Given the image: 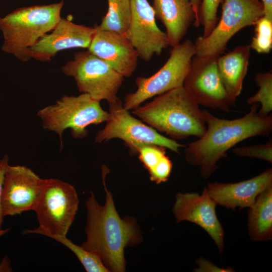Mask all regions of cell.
Here are the masks:
<instances>
[{
	"instance_id": "5bb4252c",
	"label": "cell",
	"mask_w": 272,
	"mask_h": 272,
	"mask_svg": "<svg viewBox=\"0 0 272 272\" xmlns=\"http://www.w3.org/2000/svg\"><path fill=\"white\" fill-rule=\"evenodd\" d=\"M173 207L177 222L187 221L205 230L217 246L221 254L224 248V230L216 213L217 203L210 197L207 188L198 193H178Z\"/></svg>"
},
{
	"instance_id": "7a4b0ae2",
	"label": "cell",
	"mask_w": 272,
	"mask_h": 272,
	"mask_svg": "<svg viewBox=\"0 0 272 272\" xmlns=\"http://www.w3.org/2000/svg\"><path fill=\"white\" fill-rule=\"evenodd\" d=\"M102 171L105 202L100 205L94 193L90 192L86 201L87 239L81 246L97 254L109 271L123 272L126 267L124 249L140 243L142 236L134 218H121L119 216L112 193L106 186L107 169L104 168Z\"/></svg>"
},
{
	"instance_id": "7c38bea8",
	"label": "cell",
	"mask_w": 272,
	"mask_h": 272,
	"mask_svg": "<svg viewBox=\"0 0 272 272\" xmlns=\"http://www.w3.org/2000/svg\"><path fill=\"white\" fill-rule=\"evenodd\" d=\"M46 179L31 169L8 165L3 187L1 208L4 217L34 211L42 193Z\"/></svg>"
},
{
	"instance_id": "2e32d148",
	"label": "cell",
	"mask_w": 272,
	"mask_h": 272,
	"mask_svg": "<svg viewBox=\"0 0 272 272\" xmlns=\"http://www.w3.org/2000/svg\"><path fill=\"white\" fill-rule=\"evenodd\" d=\"M96 32L88 50L123 77H130L138 66V53L125 34L101 30Z\"/></svg>"
},
{
	"instance_id": "4316f807",
	"label": "cell",
	"mask_w": 272,
	"mask_h": 272,
	"mask_svg": "<svg viewBox=\"0 0 272 272\" xmlns=\"http://www.w3.org/2000/svg\"><path fill=\"white\" fill-rule=\"evenodd\" d=\"M233 153L239 157L255 158L269 163L272 162V140L263 144L239 147L232 150Z\"/></svg>"
},
{
	"instance_id": "ffe728a7",
	"label": "cell",
	"mask_w": 272,
	"mask_h": 272,
	"mask_svg": "<svg viewBox=\"0 0 272 272\" xmlns=\"http://www.w3.org/2000/svg\"><path fill=\"white\" fill-rule=\"evenodd\" d=\"M250 239L266 241L272 239V183L256 197L248 211Z\"/></svg>"
},
{
	"instance_id": "5b68a950",
	"label": "cell",
	"mask_w": 272,
	"mask_h": 272,
	"mask_svg": "<svg viewBox=\"0 0 272 272\" xmlns=\"http://www.w3.org/2000/svg\"><path fill=\"white\" fill-rule=\"evenodd\" d=\"M37 114L43 128L58 135L61 148L62 135L65 129H70L75 138H84L88 134V126L106 122L109 118V112L102 108L100 101L86 93L64 95L55 104L40 109Z\"/></svg>"
},
{
	"instance_id": "484cf974",
	"label": "cell",
	"mask_w": 272,
	"mask_h": 272,
	"mask_svg": "<svg viewBox=\"0 0 272 272\" xmlns=\"http://www.w3.org/2000/svg\"><path fill=\"white\" fill-rule=\"evenodd\" d=\"M166 149L156 145H146L138 149L137 154L140 161L149 172L166 155Z\"/></svg>"
},
{
	"instance_id": "6da1fadb",
	"label": "cell",
	"mask_w": 272,
	"mask_h": 272,
	"mask_svg": "<svg viewBox=\"0 0 272 272\" xmlns=\"http://www.w3.org/2000/svg\"><path fill=\"white\" fill-rule=\"evenodd\" d=\"M243 117L225 119L202 110L207 129L200 138L185 146V159L190 165L200 167L201 176L209 178L218 169V162L238 143L257 136L268 137L272 132V115H262L258 103L251 105Z\"/></svg>"
},
{
	"instance_id": "4dcf8cb0",
	"label": "cell",
	"mask_w": 272,
	"mask_h": 272,
	"mask_svg": "<svg viewBox=\"0 0 272 272\" xmlns=\"http://www.w3.org/2000/svg\"><path fill=\"white\" fill-rule=\"evenodd\" d=\"M201 1L202 0H190L195 15V20L193 25L196 28L200 26L199 14Z\"/></svg>"
},
{
	"instance_id": "8992f818",
	"label": "cell",
	"mask_w": 272,
	"mask_h": 272,
	"mask_svg": "<svg viewBox=\"0 0 272 272\" xmlns=\"http://www.w3.org/2000/svg\"><path fill=\"white\" fill-rule=\"evenodd\" d=\"M79 200L73 186L55 178L46 179L34 210L39 226L26 229L23 234H39L48 237L66 236L78 210Z\"/></svg>"
},
{
	"instance_id": "30bf717a",
	"label": "cell",
	"mask_w": 272,
	"mask_h": 272,
	"mask_svg": "<svg viewBox=\"0 0 272 272\" xmlns=\"http://www.w3.org/2000/svg\"><path fill=\"white\" fill-rule=\"evenodd\" d=\"M109 118L104 127L96 134L95 141L101 143L119 139L129 148L132 154L146 145H156L179 153L185 145L161 134L156 129L130 115L119 99L109 103Z\"/></svg>"
},
{
	"instance_id": "1f68e13d",
	"label": "cell",
	"mask_w": 272,
	"mask_h": 272,
	"mask_svg": "<svg viewBox=\"0 0 272 272\" xmlns=\"http://www.w3.org/2000/svg\"><path fill=\"white\" fill-rule=\"evenodd\" d=\"M263 8L264 15L272 19V0H261Z\"/></svg>"
},
{
	"instance_id": "f1b7e54d",
	"label": "cell",
	"mask_w": 272,
	"mask_h": 272,
	"mask_svg": "<svg viewBox=\"0 0 272 272\" xmlns=\"http://www.w3.org/2000/svg\"><path fill=\"white\" fill-rule=\"evenodd\" d=\"M196 263L199 265V268L194 269V271L197 272H231L234 269L230 267L221 268L218 267L212 262L208 261L203 257L198 258Z\"/></svg>"
},
{
	"instance_id": "836d02e7",
	"label": "cell",
	"mask_w": 272,
	"mask_h": 272,
	"mask_svg": "<svg viewBox=\"0 0 272 272\" xmlns=\"http://www.w3.org/2000/svg\"><path fill=\"white\" fill-rule=\"evenodd\" d=\"M9 228L6 229H0V237L6 234L9 231Z\"/></svg>"
},
{
	"instance_id": "cb8c5ba5",
	"label": "cell",
	"mask_w": 272,
	"mask_h": 272,
	"mask_svg": "<svg viewBox=\"0 0 272 272\" xmlns=\"http://www.w3.org/2000/svg\"><path fill=\"white\" fill-rule=\"evenodd\" d=\"M254 36L249 45L259 53H268L272 48V19L263 15L254 25Z\"/></svg>"
},
{
	"instance_id": "d4e9b609",
	"label": "cell",
	"mask_w": 272,
	"mask_h": 272,
	"mask_svg": "<svg viewBox=\"0 0 272 272\" xmlns=\"http://www.w3.org/2000/svg\"><path fill=\"white\" fill-rule=\"evenodd\" d=\"M223 0H202L199 14L200 25L203 27V37L207 36L216 26L217 11Z\"/></svg>"
},
{
	"instance_id": "603a6c76",
	"label": "cell",
	"mask_w": 272,
	"mask_h": 272,
	"mask_svg": "<svg viewBox=\"0 0 272 272\" xmlns=\"http://www.w3.org/2000/svg\"><path fill=\"white\" fill-rule=\"evenodd\" d=\"M52 238L70 249L78 257L87 272H108L101 258L96 253L74 243L66 236H53Z\"/></svg>"
},
{
	"instance_id": "d6a6232c",
	"label": "cell",
	"mask_w": 272,
	"mask_h": 272,
	"mask_svg": "<svg viewBox=\"0 0 272 272\" xmlns=\"http://www.w3.org/2000/svg\"><path fill=\"white\" fill-rule=\"evenodd\" d=\"M9 265L10 263L7 261V259H4L3 261L0 263V271L10 269Z\"/></svg>"
},
{
	"instance_id": "9a60e30c",
	"label": "cell",
	"mask_w": 272,
	"mask_h": 272,
	"mask_svg": "<svg viewBox=\"0 0 272 272\" xmlns=\"http://www.w3.org/2000/svg\"><path fill=\"white\" fill-rule=\"evenodd\" d=\"M95 27L77 24L62 19L54 29L43 36L28 51V56L41 61L51 60L59 51L88 48L96 32Z\"/></svg>"
},
{
	"instance_id": "44dd1931",
	"label": "cell",
	"mask_w": 272,
	"mask_h": 272,
	"mask_svg": "<svg viewBox=\"0 0 272 272\" xmlns=\"http://www.w3.org/2000/svg\"><path fill=\"white\" fill-rule=\"evenodd\" d=\"M108 10L101 23L96 25L103 30L125 34L130 23V0H107Z\"/></svg>"
},
{
	"instance_id": "8fae6325",
	"label": "cell",
	"mask_w": 272,
	"mask_h": 272,
	"mask_svg": "<svg viewBox=\"0 0 272 272\" xmlns=\"http://www.w3.org/2000/svg\"><path fill=\"white\" fill-rule=\"evenodd\" d=\"M217 58L194 55L183 87L198 105L229 112L236 101L229 97L222 83Z\"/></svg>"
},
{
	"instance_id": "9c48e42d",
	"label": "cell",
	"mask_w": 272,
	"mask_h": 272,
	"mask_svg": "<svg viewBox=\"0 0 272 272\" xmlns=\"http://www.w3.org/2000/svg\"><path fill=\"white\" fill-rule=\"evenodd\" d=\"M61 69L64 74L74 78L82 93L108 103L119 99L117 94L124 77L88 50L76 53Z\"/></svg>"
},
{
	"instance_id": "83f0119b",
	"label": "cell",
	"mask_w": 272,
	"mask_h": 272,
	"mask_svg": "<svg viewBox=\"0 0 272 272\" xmlns=\"http://www.w3.org/2000/svg\"><path fill=\"white\" fill-rule=\"evenodd\" d=\"M172 167L171 160L166 155L158 165L149 171L151 181L157 184L166 182L170 176Z\"/></svg>"
},
{
	"instance_id": "277c9868",
	"label": "cell",
	"mask_w": 272,
	"mask_h": 272,
	"mask_svg": "<svg viewBox=\"0 0 272 272\" xmlns=\"http://www.w3.org/2000/svg\"><path fill=\"white\" fill-rule=\"evenodd\" d=\"M64 2L23 7L0 18L4 42L2 50L26 61L29 50L51 31L61 19Z\"/></svg>"
},
{
	"instance_id": "d6986e66",
	"label": "cell",
	"mask_w": 272,
	"mask_h": 272,
	"mask_svg": "<svg viewBox=\"0 0 272 272\" xmlns=\"http://www.w3.org/2000/svg\"><path fill=\"white\" fill-rule=\"evenodd\" d=\"M249 45H241L218 57L219 74L229 97L236 101L240 95L246 76L250 57Z\"/></svg>"
},
{
	"instance_id": "7402d4cb",
	"label": "cell",
	"mask_w": 272,
	"mask_h": 272,
	"mask_svg": "<svg viewBox=\"0 0 272 272\" xmlns=\"http://www.w3.org/2000/svg\"><path fill=\"white\" fill-rule=\"evenodd\" d=\"M258 90L246 99L248 104L258 103L261 107L258 110L262 115H266L272 110V72L257 73L254 78Z\"/></svg>"
},
{
	"instance_id": "52a82bcc",
	"label": "cell",
	"mask_w": 272,
	"mask_h": 272,
	"mask_svg": "<svg viewBox=\"0 0 272 272\" xmlns=\"http://www.w3.org/2000/svg\"><path fill=\"white\" fill-rule=\"evenodd\" d=\"M195 54L194 44L189 39L173 47L168 59L156 73L137 78V89L125 96L123 107L133 110L148 99L183 86Z\"/></svg>"
},
{
	"instance_id": "4fadbf2b",
	"label": "cell",
	"mask_w": 272,
	"mask_h": 272,
	"mask_svg": "<svg viewBox=\"0 0 272 272\" xmlns=\"http://www.w3.org/2000/svg\"><path fill=\"white\" fill-rule=\"evenodd\" d=\"M131 19L125 33L139 57L149 61L169 46L165 32L158 27L152 6L148 0H130Z\"/></svg>"
},
{
	"instance_id": "e0dca14e",
	"label": "cell",
	"mask_w": 272,
	"mask_h": 272,
	"mask_svg": "<svg viewBox=\"0 0 272 272\" xmlns=\"http://www.w3.org/2000/svg\"><path fill=\"white\" fill-rule=\"evenodd\" d=\"M271 183L270 168L248 180L236 183H209L206 187L217 205L235 211L236 207H251L257 195Z\"/></svg>"
},
{
	"instance_id": "3957f363",
	"label": "cell",
	"mask_w": 272,
	"mask_h": 272,
	"mask_svg": "<svg viewBox=\"0 0 272 272\" xmlns=\"http://www.w3.org/2000/svg\"><path fill=\"white\" fill-rule=\"evenodd\" d=\"M132 113L174 140L191 136L200 138L207 129L199 105L183 86L156 96L133 109Z\"/></svg>"
},
{
	"instance_id": "f546056e",
	"label": "cell",
	"mask_w": 272,
	"mask_h": 272,
	"mask_svg": "<svg viewBox=\"0 0 272 272\" xmlns=\"http://www.w3.org/2000/svg\"><path fill=\"white\" fill-rule=\"evenodd\" d=\"M9 156L8 155H5L0 160V229H2V226L3 222V219L4 217L2 213L1 208V198L5 176L8 166L9 165Z\"/></svg>"
},
{
	"instance_id": "ba28073f",
	"label": "cell",
	"mask_w": 272,
	"mask_h": 272,
	"mask_svg": "<svg viewBox=\"0 0 272 272\" xmlns=\"http://www.w3.org/2000/svg\"><path fill=\"white\" fill-rule=\"evenodd\" d=\"M220 18L206 37H197L194 43L195 55L218 57L231 38L242 29L254 25L263 16L264 8L259 0H223Z\"/></svg>"
},
{
	"instance_id": "ac0fdd59",
	"label": "cell",
	"mask_w": 272,
	"mask_h": 272,
	"mask_svg": "<svg viewBox=\"0 0 272 272\" xmlns=\"http://www.w3.org/2000/svg\"><path fill=\"white\" fill-rule=\"evenodd\" d=\"M152 8L166 29L169 46L181 43L195 20L190 0H153Z\"/></svg>"
}]
</instances>
